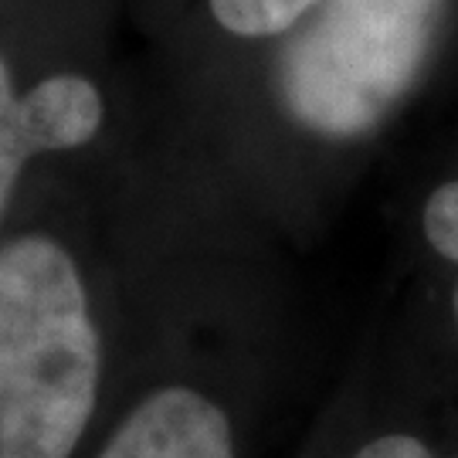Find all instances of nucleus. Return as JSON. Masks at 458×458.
I'll return each mask as SVG.
<instances>
[{
	"label": "nucleus",
	"mask_w": 458,
	"mask_h": 458,
	"mask_svg": "<svg viewBox=\"0 0 458 458\" xmlns=\"http://www.w3.org/2000/svg\"><path fill=\"white\" fill-rule=\"evenodd\" d=\"M102 380L82 272L48 234L0 245V458H72Z\"/></svg>",
	"instance_id": "nucleus-1"
},
{
	"label": "nucleus",
	"mask_w": 458,
	"mask_h": 458,
	"mask_svg": "<svg viewBox=\"0 0 458 458\" xmlns=\"http://www.w3.org/2000/svg\"><path fill=\"white\" fill-rule=\"evenodd\" d=\"M357 458H445L435 455L425 442L411 438V435H384V438H374L370 445H363Z\"/></svg>",
	"instance_id": "nucleus-7"
},
{
	"label": "nucleus",
	"mask_w": 458,
	"mask_h": 458,
	"mask_svg": "<svg viewBox=\"0 0 458 458\" xmlns=\"http://www.w3.org/2000/svg\"><path fill=\"white\" fill-rule=\"evenodd\" d=\"M425 238L431 248L458 265V181L442 183L425 204Z\"/></svg>",
	"instance_id": "nucleus-6"
},
{
	"label": "nucleus",
	"mask_w": 458,
	"mask_h": 458,
	"mask_svg": "<svg viewBox=\"0 0 458 458\" xmlns=\"http://www.w3.org/2000/svg\"><path fill=\"white\" fill-rule=\"evenodd\" d=\"M106 119V102L92 79L58 72L17 92L0 55V217L7 211L24 164L48 153L85 147Z\"/></svg>",
	"instance_id": "nucleus-3"
},
{
	"label": "nucleus",
	"mask_w": 458,
	"mask_h": 458,
	"mask_svg": "<svg viewBox=\"0 0 458 458\" xmlns=\"http://www.w3.org/2000/svg\"><path fill=\"white\" fill-rule=\"evenodd\" d=\"M455 323H458V285H455Z\"/></svg>",
	"instance_id": "nucleus-8"
},
{
	"label": "nucleus",
	"mask_w": 458,
	"mask_h": 458,
	"mask_svg": "<svg viewBox=\"0 0 458 458\" xmlns=\"http://www.w3.org/2000/svg\"><path fill=\"white\" fill-rule=\"evenodd\" d=\"M445 11L448 0L319 4L282 48V106L319 136L370 132L421 79Z\"/></svg>",
	"instance_id": "nucleus-2"
},
{
	"label": "nucleus",
	"mask_w": 458,
	"mask_h": 458,
	"mask_svg": "<svg viewBox=\"0 0 458 458\" xmlns=\"http://www.w3.org/2000/svg\"><path fill=\"white\" fill-rule=\"evenodd\" d=\"M98 458H234V438L211 397L164 387L123 418Z\"/></svg>",
	"instance_id": "nucleus-4"
},
{
	"label": "nucleus",
	"mask_w": 458,
	"mask_h": 458,
	"mask_svg": "<svg viewBox=\"0 0 458 458\" xmlns=\"http://www.w3.org/2000/svg\"><path fill=\"white\" fill-rule=\"evenodd\" d=\"M327 0H208L214 21L238 38H272L295 28Z\"/></svg>",
	"instance_id": "nucleus-5"
}]
</instances>
